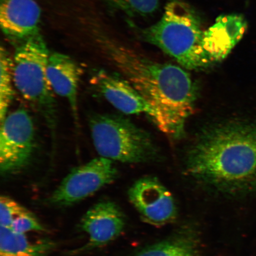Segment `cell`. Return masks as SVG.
<instances>
[{"mask_svg":"<svg viewBox=\"0 0 256 256\" xmlns=\"http://www.w3.org/2000/svg\"><path fill=\"white\" fill-rule=\"evenodd\" d=\"M248 22L242 14L219 16L215 24L204 30V46L212 62H222L242 39Z\"/></svg>","mask_w":256,"mask_h":256,"instance_id":"7c38bea8","label":"cell"},{"mask_svg":"<svg viewBox=\"0 0 256 256\" xmlns=\"http://www.w3.org/2000/svg\"><path fill=\"white\" fill-rule=\"evenodd\" d=\"M14 84L12 78V59L5 48L0 50V123L8 114L14 100Z\"/></svg>","mask_w":256,"mask_h":256,"instance_id":"9a60e30c","label":"cell"},{"mask_svg":"<svg viewBox=\"0 0 256 256\" xmlns=\"http://www.w3.org/2000/svg\"><path fill=\"white\" fill-rule=\"evenodd\" d=\"M204 30L196 12L180 0H171L161 18L142 30L144 40L162 50L184 68L202 70L213 63L204 46Z\"/></svg>","mask_w":256,"mask_h":256,"instance_id":"3957f363","label":"cell"},{"mask_svg":"<svg viewBox=\"0 0 256 256\" xmlns=\"http://www.w3.org/2000/svg\"><path fill=\"white\" fill-rule=\"evenodd\" d=\"M100 43L110 62L162 118L166 134L180 136L193 114L197 90L190 74L174 64L155 62L104 36Z\"/></svg>","mask_w":256,"mask_h":256,"instance_id":"6da1fadb","label":"cell"},{"mask_svg":"<svg viewBox=\"0 0 256 256\" xmlns=\"http://www.w3.org/2000/svg\"><path fill=\"white\" fill-rule=\"evenodd\" d=\"M56 247L52 240L32 241L25 234L0 226V256H48Z\"/></svg>","mask_w":256,"mask_h":256,"instance_id":"5bb4252c","label":"cell"},{"mask_svg":"<svg viewBox=\"0 0 256 256\" xmlns=\"http://www.w3.org/2000/svg\"><path fill=\"white\" fill-rule=\"evenodd\" d=\"M92 81L96 90L112 106L124 114L148 115L160 130L166 134L162 118L126 78L104 70H99L96 72Z\"/></svg>","mask_w":256,"mask_h":256,"instance_id":"ba28073f","label":"cell"},{"mask_svg":"<svg viewBox=\"0 0 256 256\" xmlns=\"http://www.w3.org/2000/svg\"><path fill=\"white\" fill-rule=\"evenodd\" d=\"M128 196L146 222L161 226L170 222L176 217L174 197L170 192L155 178L139 179L130 188Z\"/></svg>","mask_w":256,"mask_h":256,"instance_id":"30bf717a","label":"cell"},{"mask_svg":"<svg viewBox=\"0 0 256 256\" xmlns=\"http://www.w3.org/2000/svg\"><path fill=\"white\" fill-rule=\"evenodd\" d=\"M28 210L12 198L2 196L0 198V224L1 226L10 228L12 222Z\"/></svg>","mask_w":256,"mask_h":256,"instance_id":"ac0fdd59","label":"cell"},{"mask_svg":"<svg viewBox=\"0 0 256 256\" xmlns=\"http://www.w3.org/2000/svg\"><path fill=\"white\" fill-rule=\"evenodd\" d=\"M47 75L54 94L68 102L78 126V92L82 70L71 57L62 53L50 52Z\"/></svg>","mask_w":256,"mask_h":256,"instance_id":"4fadbf2b","label":"cell"},{"mask_svg":"<svg viewBox=\"0 0 256 256\" xmlns=\"http://www.w3.org/2000/svg\"><path fill=\"white\" fill-rule=\"evenodd\" d=\"M88 126L99 156L123 163L147 162L155 155V146L146 132L120 115L94 114Z\"/></svg>","mask_w":256,"mask_h":256,"instance_id":"5b68a950","label":"cell"},{"mask_svg":"<svg viewBox=\"0 0 256 256\" xmlns=\"http://www.w3.org/2000/svg\"><path fill=\"white\" fill-rule=\"evenodd\" d=\"M50 54L40 34L18 44L12 58V78L16 88L46 123L54 148L57 110L47 75Z\"/></svg>","mask_w":256,"mask_h":256,"instance_id":"277c9868","label":"cell"},{"mask_svg":"<svg viewBox=\"0 0 256 256\" xmlns=\"http://www.w3.org/2000/svg\"><path fill=\"white\" fill-rule=\"evenodd\" d=\"M186 168L218 190L256 192V124L236 120L210 128L192 146Z\"/></svg>","mask_w":256,"mask_h":256,"instance_id":"7a4b0ae2","label":"cell"},{"mask_svg":"<svg viewBox=\"0 0 256 256\" xmlns=\"http://www.w3.org/2000/svg\"><path fill=\"white\" fill-rule=\"evenodd\" d=\"M41 9L34 0H1L0 26L5 36L20 43L40 33Z\"/></svg>","mask_w":256,"mask_h":256,"instance_id":"8fae6325","label":"cell"},{"mask_svg":"<svg viewBox=\"0 0 256 256\" xmlns=\"http://www.w3.org/2000/svg\"><path fill=\"white\" fill-rule=\"evenodd\" d=\"M126 218L116 204L103 200L92 206L82 216L80 228L87 234L88 242L70 254H81L108 244L123 232Z\"/></svg>","mask_w":256,"mask_h":256,"instance_id":"9c48e42d","label":"cell"},{"mask_svg":"<svg viewBox=\"0 0 256 256\" xmlns=\"http://www.w3.org/2000/svg\"><path fill=\"white\" fill-rule=\"evenodd\" d=\"M8 228L22 234L31 232H43L44 230V227L40 220L30 210L17 218Z\"/></svg>","mask_w":256,"mask_h":256,"instance_id":"d6986e66","label":"cell"},{"mask_svg":"<svg viewBox=\"0 0 256 256\" xmlns=\"http://www.w3.org/2000/svg\"><path fill=\"white\" fill-rule=\"evenodd\" d=\"M118 174L112 160L102 156L92 159L67 174L51 194L50 203L60 207L78 203L113 183Z\"/></svg>","mask_w":256,"mask_h":256,"instance_id":"52a82bcc","label":"cell"},{"mask_svg":"<svg viewBox=\"0 0 256 256\" xmlns=\"http://www.w3.org/2000/svg\"><path fill=\"white\" fill-rule=\"evenodd\" d=\"M0 129V171L17 174L30 164L35 149L33 120L24 108L8 113Z\"/></svg>","mask_w":256,"mask_h":256,"instance_id":"8992f818","label":"cell"},{"mask_svg":"<svg viewBox=\"0 0 256 256\" xmlns=\"http://www.w3.org/2000/svg\"><path fill=\"white\" fill-rule=\"evenodd\" d=\"M108 5L128 14L146 16L158 9L160 0H103Z\"/></svg>","mask_w":256,"mask_h":256,"instance_id":"e0dca14e","label":"cell"},{"mask_svg":"<svg viewBox=\"0 0 256 256\" xmlns=\"http://www.w3.org/2000/svg\"><path fill=\"white\" fill-rule=\"evenodd\" d=\"M134 256H198L192 243L184 238H174L158 243Z\"/></svg>","mask_w":256,"mask_h":256,"instance_id":"2e32d148","label":"cell"}]
</instances>
